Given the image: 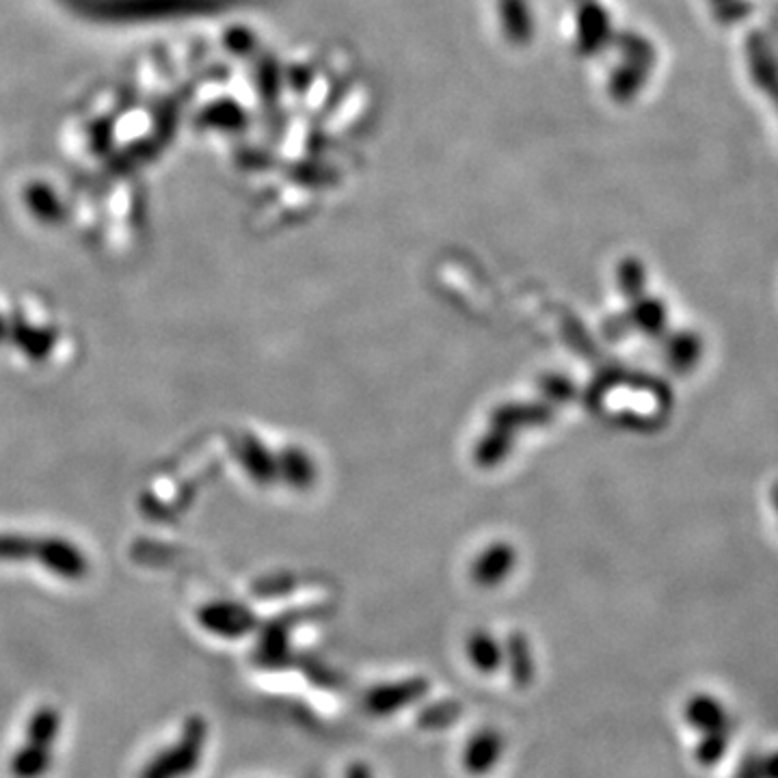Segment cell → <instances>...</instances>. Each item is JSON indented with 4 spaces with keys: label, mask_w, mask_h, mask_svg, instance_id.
<instances>
[{
    "label": "cell",
    "mask_w": 778,
    "mask_h": 778,
    "mask_svg": "<svg viewBox=\"0 0 778 778\" xmlns=\"http://www.w3.org/2000/svg\"><path fill=\"white\" fill-rule=\"evenodd\" d=\"M428 694V683L424 679H404L375 686L364 697V710L373 718H391L406 707L417 705Z\"/></svg>",
    "instance_id": "obj_4"
},
{
    "label": "cell",
    "mask_w": 778,
    "mask_h": 778,
    "mask_svg": "<svg viewBox=\"0 0 778 778\" xmlns=\"http://www.w3.org/2000/svg\"><path fill=\"white\" fill-rule=\"evenodd\" d=\"M9 336L15 340V344L30 357V360H43L52 347H54V331L43 327H33L22 318H15L9 327Z\"/></svg>",
    "instance_id": "obj_9"
},
{
    "label": "cell",
    "mask_w": 778,
    "mask_h": 778,
    "mask_svg": "<svg viewBox=\"0 0 778 778\" xmlns=\"http://www.w3.org/2000/svg\"><path fill=\"white\" fill-rule=\"evenodd\" d=\"M731 733H705L699 736V744L694 749V757L703 768H714L723 762L729 751Z\"/></svg>",
    "instance_id": "obj_11"
},
{
    "label": "cell",
    "mask_w": 778,
    "mask_h": 778,
    "mask_svg": "<svg viewBox=\"0 0 778 778\" xmlns=\"http://www.w3.org/2000/svg\"><path fill=\"white\" fill-rule=\"evenodd\" d=\"M506 755V736L498 727L476 729L461 749V768L472 778L489 777Z\"/></svg>",
    "instance_id": "obj_3"
},
{
    "label": "cell",
    "mask_w": 778,
    "mask_h": 778,
    "mask_svg": "<svg viewBox=\"0 0 778 778\" xmlns=\"http://www.w3.org/2000/svg\"><path fill=\"white\" fill-rule=\"evenodd\" d=\"M762 773L764 778H778V751L762 757Z\"/></svg>",
    "instance_id": "obj_16"
},
{
    "label": "cell",
    "mask_w": 778,
    "mask_h": 778,
    "mask_svg": "<svg viewBox=\"0 0 778 778\" xmlns=\"http://www.w3.org/2000/svg\"><path fill=\"white\" fill-rule=\"evenodd\" d=\"M52 762H54L52 749L22 742V746L9 760V773L13 778H43L52 768Z\"/></svg>",
    "instance_id": "obj_8"
},
{
    "label": "cell",
    "mask_w": 778,
    "mask_h": 778,
    "mask_svg": "<svg viewBox=\"0 0 778 778\" xmlns=\"http://www.w3.org/2000/svg\"><path fill=\"white\" fill-rule=\"evenodd\" d=\"M469 662L482 675H493L504 664V653L489 636H478L469 642Z\"/></svg>",
    "instance_id": "obj_10"
},
{
    "label": "cell",
    "mask_w": 778,
    "mask_h": 778,
    "mask_svg": "<svg viewBox=\"0 0 778 778\" xmlns=\"http://www.w3.org/2000/svg\"><path fill=\"white\" fill-rule=\"evenodd\" d=\"M456 714H459V710H456L452 703H439V705H435L432 712H426V714L422 716V725L428 727V729H439V718H441V716L456 718Z\"/></svg>",
    "instance_id": "obj_13"
},
{
    "label": "cell",
    "mask_w": 778,
    "mask_h": 778,
    "mask_svg": "<svg viewBox=\"0 0 778 778\" xmlns=\"http://www.w3.org/2000/svg\"><path fill=\"white\" fill-rule=\"evenodd\" d=\"M342 778H375V770L366 762H353V764H349Z\"/></svg>",
    "instance_id": "obj_15"
},
{
    "label": "cell",
    "mask_w": 778,
    "mask_h": 778,
    "mask_svg": "<svg viewBox=\"0 0 778 778\" xmlns=\"http://www.w3.org/2000/svg\"><path fill=\"white\" fill-rule=\"evenodd\" d=\"M0 561H37L63 580H80L89 567L87 559L74 543L63 539H24L13 535L0 537Z\"/></svg>",
    "instance_id": "obj_1"
},
{
    "label": "cell",
    "mask_w": 778,
    "mask_h": 778,
    "mask_svg": "<svg viewBox=\"0 0 778 778\" xmlns=\"http://www.w3.org/2000/svg\"><path fill=\"white\" fill-rule=\"evenodd\" d=\"M733 778H764L762 773V757L760 755H746L740 766H738V773Z\"/></svg>",
    "instance_id": "obj_14"
},
{
    "label": "cell",
    "mask_w": 778,
    "mask_h": 778,
    "mask_svg": "<svg viewBox=\"0 0 778 778\" xmlns=\"http://www.w3.org/2000/svg\"><path fill=\"white\" fill-rule=\"evenodd\" d=\"M9 336V325L0 318V340H4Z\"/></svg>",
    "instance_id": "obj_17"
},
{
    "label": "cell",
    "mask_w": 778,
    "mask_h": 778,
    "mask_svg": "<svg viewBox=\"0 0 778 778\" xmlns=\"http://www.w3.org/2000/svg\"><path fill=\"white\" fill-rule=\"evenodd\" d=\"M683 720L699 736L731 733V716L712 694H694L683 705Z\"/></svg>",
    "instance_id": "obj_5"
},
{
    "label": "cell",
    "mask_w": 778,
    "mask_h": 778,
    "mask_svg": "<svg viewBox=\"0 0 778 778\" xmlns=\"http://www.w3.org/2000/svg\"><path fill=\"white\" fill-rule=\"evenodd\" d=\"M61 725H63L61 712L52 705H41L30 714L26 723L24 742L54 751L57 740L61 736Z\"/></svg>",
    "instance_id": "obj_7"
},
{
    "label": "cell",
    "mask_w": 778,
    "mask_h": 778,
    "mask_svg": "<svg viewBox=\"0 0 778 778\" xmlns=\"http://www.w3.org/2000/svg\"><path fill=\"white\" fill-rule=\"evenodd\" d=\"M28 205L43 221H54L61 214L59 199L50 189H43V187H35L28 191Z\"/></svg>",
    "instance_id": "obj_12"
},
{
    "label": "cell",
    "mask_w": 778,
    "mask_h": 778,
    "mask_svg": "<svg viewBox=\"0 0 778 778\" xmlns=\"http://www.w3.org/2000/svg\"><path fill=\"white\" fill-rule=\"evenodd\" d=\"M210 727L203 716H189L183 725V731L174 744L154 755L139 778H189L201 766Z\"/></svg>",
    "instance_id": "obj_2"
},
{
    "label": "cell",
    "mask_w": 778,
    "mask_h": 778,
    "mask_svg": "<svg viewBox=\"0 0 778 778\" xmlns=\"http://www.w3.org/2000/svg\"><path fill=\"white\" fill-rule=\"evenodd\" d=\"M199 625L214 636L238 638L253 627V618L244 607L234 603H210L199 610Z\"/></svg>",
    "instance_id": "obj_6"
}]
</instances>
